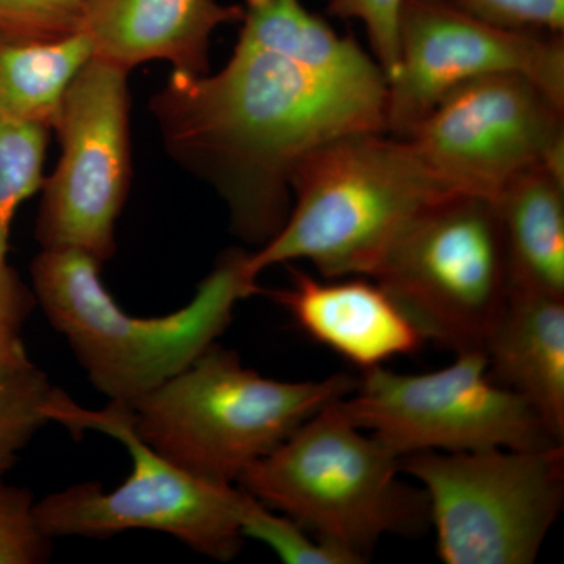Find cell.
Segmentation results:
<instances>
[{"label": "cell", "mask_w": 564, "mask_h": 564, "mask_svg": "<svg viewBox=\"0 0 564 564\" xmlns=\"http://www.w3.org/2000/svg\"><path fill=\"white\" fill-rule=\"evenodd\" d=\"M151 111L170 155L217 188L232 231L261 248L291 212L295 166L337 137L386 132L388 93L237 43L218 73H173Z\"/></svg>", "instance_id": "obj_1"}, {"label": "cell", "mask_w": 564, "mask_h": 564, "mask_svg": "<svg viewBox=\"0 0 564 564\" xmlns=\"http://www.w3.org/2000/svg\"><path fill=\"white\" fill-rule=\"evenodd\" d=\"M237 43L288 55L358 90L388 93V79L359 44L343 39L302 0H243Z\"/></svg>", "instance_id": "obj_17"}, {"label": "cell", "mask_w": 564, "mask_h": 564, "mask_svg": "<svg viewBox=\"0 0 564 564\" xmlns=\"http://www.w3.org/2000/svg\"><path fill=\"white\" fill-rule=\"evenodd\" d=\"M404 0H332L334 17L361 22L369 36L375 61L392 79L399 66V22Z\"/></svg>", "instance_id": "obj_24"}, {"label": "cell", "mask_w": 564, "mask_h": 564, "mask_svg": "<svg viewBox=\"0 0 564 564\" xmlns=\"http://www.w3.org/2000/svg\"><path fill=\"white\" fill-rule=\"evenodd\" d=\"M93 55L84 32L54 43L0 41V118L52 131L70 82Z\"/></svg>", "instance_id": "obj_18"}, {"label": "cell", "mask_w": 564, "mask_h": 564, "mask_svg": "<svg viewBox=\"0 0 564 564\" xmlns=\"http://www.w3.org/2000/svg\"><path fill=\"white\" fill-rule=\"evenodd\" d=\"M478 20L514 29L563 33L564 0H448Z\"/></svg>", "instance_id": "obj_25"}, {"label": "cell", "mask_w": 564, "mask_h": 564, "mask_svg": "<svg viewBox=\"0 0 564 564\" xmlns=\"http://www.w3.org/2000/svg\"><path fill=\"white\" fill-rule=\"evenodd\" d=\"M511 291L564 299V173L530 170L496 198Z\"/></svg>", "instance_id": "obj_16"}, {"label": "cell", "mask_w": 564, "mask_h": 564, "mask_svg": "<svg viewBox=\"0 0 564 564\" xmlns=\"http://www.w3.org/2000/svg\"><path fill=\"white\" fill-rule=\"evenodd\" d=\"M359 378L280 381L218 347L128 403L133 425L158 454L204 480L234 485L311 415L350 395Z\"/></svg>", "instance_id": "obj_5"}, {"label": "cell", "mask_w": 564, "mask_h": 564, "mask_svg": "<svg viewBox=\"0 0 564 564\" xmlns=\"http://www.w3.org/2000/svg\"><path fill=\"white\" fill-rule=\"evenodd\" d=\"M50 417L73 434L93 430L113 437L132 459L131 474L113 491L87 481L35 502L36 521L51 540H102L131 530H151L170 534L218 562L239 554L245 541L240 511L247 491L204 480L158 454L137 433L128 403L110 400L102 410H87L61 391Z\"/></svg>", "instance_id": "obj_6"}, {"label": "cell", "mask_w": 564, "mask_h": 564, "mask_svg": "<svg viewBox=\"0 0 564 564\" xmlns=\"http://www.w3.org/2000/svg\"><path fill=\"white\" fill-rule=\"evenodd\" d=\"M337 402L248 466L237 484L362 564L388 534L425 533L429 502L422 489L400 480L402 456L352 425Z\"/></svg>", "instance_id": "obj_4"}, {"label": "cell", "mask_w": 564, "mask_h": 564, "mask_svg": "<svg viewBox=\"0 0 564 564\" xmlns=\"http://www.w3.org/2000/svg\"><path fill=\"white\" fill-rule=\"evenodd\" d=\"M496 73L522 74L564 106L562 33L499 28L448 0H404L386 132L408 139L448 91Z\"/></svg>", "instance_id": "obj_12"}, {"label": "cell", "mask_w": 564, "mask_h": 564, "mask_svg": "<svg viewBox=\"0 0 564 564\" xmlns=\"http://www.w3.org/2000/svg\"><path fill=\"white\" fill-rule=\"evenodd\" d=\"M372 280L425 340L484 351L511 295L496 202L452 195L426 207L395 240Z\"/></svg>", "instance_id": "obj_7"}, {"label": "cell", "mask_w": 564, "mask_h": 564, "mask_svg": "<svg viewBox=\"0 0 564 564\" xmlns=\"http://www.w3.org/2000/svg\"><path fill=\"white\" fill-rule=\"evenodd\" d=\"M248 254L226 251L192 302L162 317L126 313L104 285L102 263L77 250H41L31 265L33 296L90 383L109 400L132 403L217 344L237 304L262 292Z\"/></svg>", "instance_id": "obj_3"}, {"label": "cell", "mask_w": 564, "mask_h": 564, "mask_svg": "<svg viewBox=\"0 0 564 564\" xmlns=\"http://www.w3.org/2000/svg\"><path fill=\"white\" fill-rule=\"evenodd\" d=\"M32 366L20 336L0 333V380Z\"/></svg>", "instance_id": "obj_26"}, {"label": "cell", "mask_w": 564, "mask_h": 564, "mask_svg": "<svg viewBox=\"0 0 564 564\" xmlns=\"http://www.w3.org/2000/svg\"><path fill=\"white\" fill-rule=\"evenodd\" d=\"M337 404L399 456L560 444L521 395L489 377L484 351L421 375L375 367Z\"/></svg>", "instance_id": "obj_9"}, {"label": "cell", "mask_w": 564, "mask_h": 564, "mask_svg": "<svg viewBox=\"0 0 564 564\" xmlns=\"http://www.w3.org/2000/svg\"><path fill=\"white\" fill-rule=\"evenodd\" d=\"M484 352L489 377L521 395L563 444L564 299L511 291Z\"/></svg>", "instance_id": "obj_15"}, {"label": "cell", "mask_w": 564, "mask_h": 564, "mask_svg": "<svg viewBox=\"0 0 564 564\" xmlns=\"http://www.w3.org/2000/svg\"><path fill=\"white\" fill-rule=\"evenodd\" d=\"M245 491V489H243ZM240 529L245 540L259 541L288 564H359L339 549L321 543L288 516L278 513L247 492Z\"/></svg>", "instance_id": "obj_21"}, {"label": "cell", "mask_w": 564, "mask_h": 564, "mask_svg": "<svg viewBox=\"0 0 564 564\" xmlns=\"http://www.w3.org/2000/svg\"><path fill=\"white\" fill-rule=\"evenodd\" d=\"M291 288L269 292L315 343L362 372L397 356L413 355L425 343L413 321L369 278L318 281L291 269Z\"/></svg>", "instance_id": "obj_13"}, {"label": "cell", "mask_w": 564, "mask_h": 564, "mask_svg": "<svg viewBox=\"0 0 564 564\" xmlns=\"http://www.w3.org/2000/svg\"><path fill=\"white\" fill-rule=\"evenodd\" d=\"M32 492L0 475V564L50 562L52 540L40 529Z\"/></svg>", "instance_id": "obj_23"}, {"label": "cell", "mask_w": 564, "mask_h": 564, "mask_svg": "<svg viewBox=\"0 0 564 564\" xmlns=\"http://www.w3.org/2000/svg\"><path fill=\"white\" fill-rule=\"evenodd\" d=\"M58 392L33 364L0 380V475L9 473L35 434L51 423Z\"/></svg>", "instance_id": "obj_20"}, {"label": "cell", "mask_w": 564, "mask_h": 564, "mask_svg": "<svg viewBox=\"0 0 564 564\" xmlns=\"http://www.w3.org/2000/svg\"><path fill=\"white\" fill-rule=\"evenodd\" d=\"M402 473L422 485L445 564H533L563 510V444L421 452Z\"/></svg>", "instance_id": "obj_8"}, {"label": "cell", "mask_w": 564, "mask_h": 564, "mask_svg": "<svg viewBox=\"0 0 564 564\" xmlns=\"http://www.w3.org/2000/svg\"><path fill=\"white\" fill-rule=\"evenodd\" d=\"M386 132L337 137L293 170L280 232L248 254V272L307 261L326 280H372L395 240L426 207L459 195L426 166L414 144Z\"/></svg>", "instance_id": "obj_2"}, {"label": "cell", "mask_w": 564, "mask_h": 564, "mask_svg": "<svg viewBox=\"0 0 564 564\" xmlns=\"http://www.w3.org/2000/svg\"><path fill=\"white\" fill-rule=\"evenodd\" d=\"M51 129L0 118V333L20 336L35 296L9 262L10 232L21 204L43 185Z\"/></svg>", "instance_id": "obj_19"}, {"label": "cell", "mask_w": 564, "mask_h": 564, "mask_svg": "<svg viewBox=\"0 0 564 564\" xmlns=\"http://www.w3.org/2000/svg\"><path fill=\"white\" fill-rule=\"evenodd\" d=\"M131 70L95 57L70 82L54 131L61 159L41 185V250H77L106 263L131 191Z\"/></svg>", "instance_id": "obj_10"}, {"label": "cell", "mask_w": 564, "mask_h": 564, "mask_svg": "<svg viewBox=\"0 0 564 564\" xmlns=\"http://www.w3.org/2000/svg\"><path fill=\"white\" fill-rule=\"evenodd\" d=\"M82 32V0H0V41L54 43Z\"/></svg>", "instance_id": "obj_22"}, {"label": "cell", "mask_w": 564, "mask_h": 564, "mask_svg": "<svg viewBox=\"0 0 564 564\" xmlns=\"http://www.w3.org/2000/svg\"><path fill=\"white\" fill-rule=\"evenodd\" d=\"M563 110L522 74H486L448 91L408 140L452 192L496 202L530 170L564 173Z\"/></svg>", "instance_id": "obj_11"}, {"label": "cell", "mask_w": 564, "mask_h": 564, "mask_svg": "<svg viewBox=\"0 0 564 564\" xmlns=\"http://www.w3.org/2000/svg\"><path fill=\"white\" fill-rule=\"evenodd\" d=\"M95 57L132 70L166 62L173 73H209L210 39L242 20V7L218 0H82Z\"/></svg>", "instance_id": "obj_14"}]
</instances>
